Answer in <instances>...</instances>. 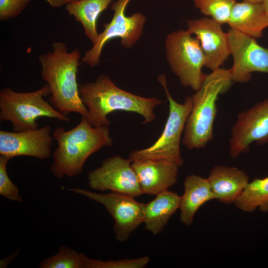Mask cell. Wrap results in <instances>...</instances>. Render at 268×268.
<instances>
[{"mask_svg":"<svg viewBox=\"0 0 268 268\" xmlns=\"http://www.w3.org/2000/svg\"><path fill=\"white\" fill-rule=\"evenodd\" d=\"M79 92L88 110L85 118L93 127L109 126L107 116L117 111L137 113L144 119L142 124L151 123L155 119L154 108L163 103L155 97H144L123 90L105 74L94 82L79 85Z\"/></svg>","mask_w":268,"mask_h":268,"instance_id":"obj_1","label":"cell"},{"mask_svg":"<svg viewBox=\"0 0 268 268\" xmlns=\"http://www.w3.org/2000/svg\"><path fill=\"white\" fill-rule=\"evenodd\" d=\"M52 46V51L38 58L42 78L51 94L50 103L65 115L75 112L86 117L88 110L81 99L77 82L80 52L75 49L68 52L62 42H54Z\"/></svg>","mask_w":268,"mask_h":268,"instance_id":"obj_2","label":"cell"},{"mask_svg":"<svg viewBox=\"0 0 268 268\" xmlns=\"http://www.w3.org/2000/svg\"><path fill=\"white\" fill-rule=\"evenodd\" d=\"M52 135L58 147L53 154L50 171L57 178L78 176L91 155L112 145L108 126L93 127L84 117L71 130L57 128Z\"/></svg>","mask_w":268,"mask_h":268,"instance_id":"obj_3","label":"cell"},{"mask_svg":"<svg viewBox=\"0 0 268 268\" xmlns=\"http://www.w3.org/2000/svg\"><path fill=\"white\" fill-rule=\"evenodd\" d=\"M233 81L229 69L221 67L206 74L193 103L183 133L182 142L189 149H202L213 138L218 96L226 92Z\"/></svg>","mask_w":268,"mask_h":268,"instance_id":"obj_4","label":"cell"},{"mask_svg":"<svg viewBox=\"0 0 268 268\" xmlns=\"http://www.w3.org/2000/svg\"><path fill=\"white\" fill-rule=\"evenodd\" d=\"M50 94L47 84L30 92H18L10 88L0 91V120L11 123L14 132L39 128L40 117L56 119L68 123L70 119L44 99Z\"/></svg>","mask_w":268,"mask_h":268,"instance_id":"obj_5","label":"cell"},{"mask_svg":"<svg viewBox=\"0 0 268 268\" xmlns=\"http://www.w3.org/2000/svg\"><path fill=\"white\" fill-rule=\"evenodd\" d=\"M157 80L162 86L169 102V115L163 131L151 146L132 151L129 159L132 162L146 160H168L174 162L180 167L184 163L180 143L192 108L193 96H189L183 103H179L172 98L168 91L165 75L160 74Z\"/></svg>","mask_w":268,"mask_h":268,"instance_id":"obj_6","label":"cell"},{"mask_svg":"<svg viewBox=\"0 0 268 268\" xmlns=\"http://www.w3.org/2000/svg\"><path fill=\"white\" fill-rule=\"evenodd\" d=\"M165 49L169 66L181 83L199 90L206 74L202 71L205 56L196 37L188 30L174 31L166 36Z\"/></svg>","mask_w":268,"mask_h":268,"instance_id":"obj_7","label":"cell"},{"mask_svg":"<svg viewBox=\"0 0 268 268\" xmlns=\"http://www.w3.org/2000/svg\"><path fill=\"white\" fill-rule=\"evenodd\" d=\"M131 0H117L113 1L111 9L114 11L109 23L104 24V30L99 34L96 42L87 50L81 59L90 67L98 65L105 45L111 39L119 38L122 45L127 49L132 47L142 34L146 17L140 12L131 16L125 14L126 7Z\"/></svg>","mask_w":268,"mask_h":268,"instance_id":"obj_8","label":"cell"},{"mask_svg":"<svg viewBox=\"0 0 268 268\" xmlns=\"http://www.w3.org/2000/svg\"><path fill=\"white\" fill-rule=\"evenodd\" d=\"M67 190L103 205L114 220L113 231L120 242L126 241L143 223L144 203L137 201L134 197L115 192L102 194L77 188Z\"/></svg>","mask_w":268,"mask_h":268,"instance_id":"obj_9","label":"cell"},{"mask_svg":"<svg viewBox=\"0 0 268 268\" xmlns=\"http://www.w3.org/2000/svg\"><path fill=\"white\" fill-rule=\"evenodd\" d=\"M227 35L233 61L229 69L233 82H247L253 72L268 74V48L259 45L255 38L232 28Z\"/></svg>","mask_w":268,"mask_h":268,"instance_id":"obj_10","label":"cell"},{"mask_svg":"<svg viewBox=\"0 0 268 268\" xmlns=\"http://www.w3.org/2000/svg\"><path fill=\"white\" fill-rule=\"evenodd\" d=\"M268 143V98L237 115L229 140V153L236 159L246 153L250 145Z\"/></svg>","mask_w":268,"mask_h":268,"instance_id":"obj_11","label":"cell"},{"mask_svg":"<svg viewBox=\"0 0 268 268\" xmlns=\"http://www.w3.org/2000/svg\"><path fill=\"white\" fill-rule=\"evenodd\" d=\"M89 187L95 190H109L134 197L143 194L132 162L120 155L105 159L101 165L90 171Z\"/></svg>","mask_w":268,"mask_h":268,"instance_id":"obj_12","label":"cell"},{"mask_svg":"<svg viewBox=\"0 0 268 268\" xmlns=\"http://www.w3.org/2000/svg\"><path fill=\"white\" fill-rule=\"evenodd\" d=\"M51 126L45 125L36 130L19 132L0 131V155L10 159L27 156L40 160L51 155L53 139Z\"/></svg>","mask_w":268,"mask_h":268,"instance_id":"obj_13","label":"cell"},{"mask_svg":"<svg viewBox=\"0 0 268 268\" xmlns=\"http://www.w3.org/2000/svg\"><path fill=\"white\" fill-rule=\"evenodd\" d=\"M210 17L189 20L187 30L196 36L205 59V67L211 71L221 67L230 55L227 33Z\"/></svg>","mask_w":268,"mask_h":268,"instance_id":"obj_14","label":"cell"},{"mask_svg":"<svg viewBox=\"0 0 268 268\" xmlns=\"http://www.w3.org/2000/svg\"><path fill=\"white\" fill-rule=\"evenodd\" d=\"M141 190L156 196L169 190L176 183L179 166L168 160H146L132 162Z\"/></svg>","mask_w":268,"mask_h":268,"instance_id":"obj_15","label":"cell"},{"mask_svg":"<svg viewBox=\"0 0 268 268\" xmlns=\"http://www.w3.org/2000/svg\"><path fill=\"white\" fill-rule=\"evenodd\" d=\"M207 179L215 199L227 204L235 203L249 182L244 171L220 165L213 167Z\"/></svg>","mask_w":268,"mask_h":268,"instance_id":"obj_16","label":"cell"},{"mask_svg":"<svg viewBox=\"0 0 268 268\" xmlns=\"http://www.w3.org/2000/svg\"><path fill=\"white\" fill-rule=\"evenodd\" d=\"M227 24L230 28L255 39L261 38L268 27V14L262 2H236Z\"/></svg>","mask_w":268,"mask_h":268,"instance_id":"obj_17","label":"cell"},{"mask_svg":"<svg viewBox=\"0 0 268 268\" xmlns=\"http://www.w3.org/2000/svg\"><path fill=\"white\" fill-rule=\"evenodd\" d=\"M180 202L181 196L167 190L144 203L143 223L146 230L154 235L160 233L172 215L179 209Z\"/></svg>","mask_w":268,"mask_h":268,"instance_id":"obj_18","label":"cell"},{"mask_svg":"<svg viewBox=\"0 0 268 268\" xmlns=\"http://www.w3.org/2000/svg\"><path fill=\"white\" fill-rule=\"evenodd\" d=\"M184 193L181 196L180 220L191 225L200 207L206 202L215 200L207 178L195 174L187 176L184 182Z\"/></svg>","mask_w":268,"mask_h":268,"instance_id":"obj_19","label":"cell"},{"mask_svg":"<svg viewBox=\"0 0 268 268\" xmlns=\"http://www.w3.org/2000/svg\"><path fill=\"white\" fill-rule=\"evenodd\" d=\"M114 0H78L67 4L68 13L82 25L84 34L94 44L99 36L96 22L99 15Z\"/></svg>","mask_w":268,"mask_h":268,"instance_id":"obj_20","label":"cell"},{"mask_svg":"<svg viewBox=\"0 0 268 268\" xmlns=\"http://www.w3.org/2000/svg\"><path fill=\"white\" fill-rule=\"evenodd\" d=\"M234 203L244 212H251L258 207L262 212H268V176L249 182Z\"/></svg>","mask_w":268,"mask_h":268,"instance_id":"obj_21","label":"cell"},{"mask_svg":"<svg viewBox=\"0 0 268 268\" xmlns=\"http://www.w3.org/2000/svg\"><path fill=\"white\" fill-rule=\"evenodd\" d=\"M84 254L65 246H61L54 255L45 259L40 268H85Z\"/></svg>","mask_w":268,"mask_h":268,"instance_id":"obj_22","label":"cell"},{"mask_svg":"<svg viewBox=\"0 0 268 268\" xmlns=\"http://www.w3.org/2000/svg\"><path fill=\"white\" fill-rule=\"evenodd\" d=\"M195 6L203 14L218 23H227L236 0H193Z\"/></svg>","mask_w":268,"mask_h":268,"instance_id":"obj_23","label":"cell"},{"mask_svg":"<svg viewBox=\"0 0 268 268\" xmlns=\"http://www.w3.org/2000/svg\"><path fill=\"white\" fill-rule=\"evenodd\" d=\"M85 268H143L150 261L147 256L135 259L102 260L88 258L84 255Z\"/></svg>","mask_w":268,"mask_h":268,"instance_id":"obj_24","label":"cell"},{"mask_svg":"<svg viewBox=\"0 0 268 268\" xmlns=\"http://www.w3.org/2000/svg\"><path fill=\"white\" fill-rule=\"evenodd\" d=\"M10 158L0 156V195L12 201L21 202L22 197L18 187L11 181L7 172V164Z\"/></svg>","mask_w":268,"mask_h":268,"instance_id":"obj_25","label":"cell"},{"mask_svg":"<svg viewBox=\"0 0 268 268\" xmlns=\"http://www.w3.org/2000/svg\"><path fill=\"white\" fill-rule=\"evenodd\" d=\"M32 0H0V20L1 21L19 15Z\"/></svg>","mask_w":268,"mask_h":268,"instance_id":"obj_26","label":"cell"},{"mask_svg":"<svg viewBox=\"0 0 268 268\" xmlns=\"http://www.w3.org/2000/svg\"><path fill=\"white\" fill-rule=\"evenodd\" d=\"M51 6L55 8L60 7L64 5L78 0H45Z\"/></svg>","mask_w":268,"mask_h":268,"instance_id":"obj_27","label":"cell"},{"mask_svg":"<svg viewBox=\"0 0 268 268\" xmlns=\"http://www.w3.org/2000/svg\"><path fill=\"white\" fill-rule=\"evenodd\" d=\"M262 3L267 14H268V0H263Z\"/></svg>","mask_w":268,"mask_h":268,"instance_id":"obj_28","label":"cell"},{"mask_svg":"<svg viewBox=\"0 0 268 268\" xmlns=\"http://www.w3.org/2000/svg\"><path fill=\"white\" fill-rule=\"evenodd\" d=\"M253 2H262L263 0H243Z\"/></svg>","mask_w":268,"mask_h":268,"instance_id":"obj_29","label":"cell"}]
</instances>
